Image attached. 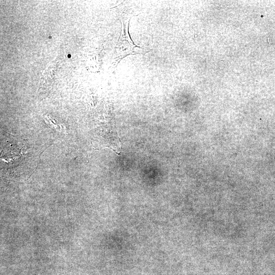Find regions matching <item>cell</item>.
Returning <instances> with one entry per match:
<instances>
[{
  "mask_svg": "<svg viewBox=\"0 0 275 275\" xmlns=\"http://www.w3.org/2000/svg\"><path fill=\"white\" fill-rule=\"evenodd\" d=\"M130 18L123 19L122 31L115 48V59L117 64L123 58L129 55L145 54L148 51L135 44L128 32Z\"/></svg>",
  "mask_w": 275,
  "mask_h": 275,
  "instance_id": "cell-1",
  "label": "cell"
}]
</instances>
